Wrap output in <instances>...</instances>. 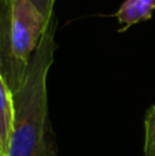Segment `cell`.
Wrapping results in <instances>:
<instances>
[{
  "label": "cell",
  "instance_id": "3957f363",
  "mask_svg": "<svg viewBox=\"0 0 155 156\" xmlns=\"http://www.w3.org/2000/svg\"><path fill=\"white\" fill-rule=\"evenodd\" d=\"M0 73L13 93L16 80L11 48V0H0Z\"/></svg>",
  "mask_w": 155,
  "mask_h": 156
},
{
  "label": "cell",
  "instance_id": "5b68a950",
  "mask_svg": "<svg viewBox=\"0 0 155 156\" xmlns=\"http://www.w3.org/2000/svg\"><path fill=\"white\" fill-rule=\"evenodd\" d=\"M13 127V93L0 73V156H7Z\"/></svg>",
  "mask_w": 155,
  "mask_h": 156
},
{
  "label": "cell",
  "instance_id": "277c9868",
  "mask_svg": "<svg viewBox=\"0 0 155 156\" xmlns=\"http://www.w3.org/2000/svg\"><path fill=\"white\" fill-rule=\"evenodd\" d=\"M155 11V0H125L118 8V22L122 25L120 32H125L132 25L148 19Z\"/></svg>",
  "mask_w": 155,
  "mask_h": 156
},
{
  "label": "cell",
  "instance_id": "6da1fadb",
  "mask_svg": "<svg viewBox=\"0 0 155 156\" xmlns=\"http://www.w3.org/2000/svg\"><path fill=\"white\" fill-rule=\"evenodd\" d=\"M56 21L47 25L21 85L13 92V127L7 156H56L47 141V77L54 62Z\"/></svg>",
  "mask_w": 155,
  "mask_h": 156
},
{
  "label": "cell",
  "instance_id": "7a4b0ae2",
  "mask_svg": "<svg viewBox=\"0 0 155 156\" xmlns=\"http://www.w3.org/2000/svg\"><path fill=\"white\" fill-rule=\"evenodd\" d=\"M48 23L29 0H11V48L15 67V90L23 80L32 55L37 49Z\"/></svg>",
  "mask_w": 155,
  "mask_h": 156
},
{
  "label": "cell",
  "instance_id": "8992f818",
  "mask_svg": "<svg viewBox=\"0 0 155 156\" xmlns=\"http://www.w3.org/2000/svg\"><path fill=\"white\" fill-rule=\"evenodd\" d=\"M144 155L155 156V107H151L144 119Z\"/></svg>",
  "mask_w": 155,
  "mask_h": 156
},
{
  "label": "cell",
  "instance_id": "52a82bcc",
  "mask_svg": "<svg viewBox=\"0 0 155 156\" xmlns=\"http://www.w3.org/2000/svg\"><path fill=\"white\" fill-rule=\"evenodd\" d=\"M29 2L40 11V14L44 16L47 23L51 22L52 18H55V14H54L55 0H29Z\"/></svg>",
  "mask_w": 155,
  "mask_h": 156
}]
</instances>
